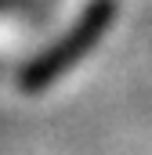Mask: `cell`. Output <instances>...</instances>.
I'll return each instance as SVG.
<instances>
[{
  "label": "cell",
  "mask_w": 152,
  "mask_h": 155,
  "mask_svg": "<svg viewBox=\"0 0 152 155\" xmlns=\"http://www.w3.org/2000/svg\"><path fill=\"white\" fill-rule=\"evenodd\" d=\"M116 7H119V0H91V4L83 7V15L76 18L73 29L58 40V43H51L33 65H26V72H22V90H26V94H40V90H47L54 79H62L80 58H87L91 47L105 36Z\"/></svg>",
  "instance_id": "cell-1"
},
{
  "label": "cell",
  "mask_w": 152,
  "mask_h": 155,
  "mask_svg": "<svg viewBox=\"0 0 152 155\" xmlns=\"http://www.w3.org/2000/svg\"><path fill=\"white\" fill-rule=\"evenodd\" d=\"M33 0H0V11H18V7H29Z\"/></svg>",
  "instance_id": "cell-2"
}]
</instances>
